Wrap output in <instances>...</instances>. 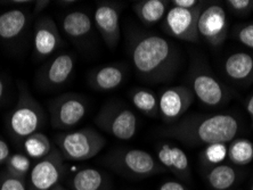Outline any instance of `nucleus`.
<instances>
[{
  "mask_svg": "<svg viewBox=\"0 0 253 190\" xmlns=\"http://www.w3.org/2000/svg\"><path fill=\"white\" fill-rule=\"evenodd\" d=\"M251 190H253V182H252V185H251Z\"/></svg>",
  "mask_w": 253,
  "mask_h": 190,
  "instance_id": "40",
  "label": "nucleus"
},
{
  "mask_svg": "<svg viewBox=\"0 0 253 190\" xmlns=\"http://www.w3.org/2000/svg\"><path fill=\"white\" fill-rule=\"evenodd\" d=\"M156 158L165 167L181 180L191 179V166L186 152L180 147L168 143H161L156 147Z\"/></svg>",
  "mask_w": 253,
  "mask_h": 190,
  "instance_id": "16",
  "label": "nucleus"
},
{
  "mask_svg": "<svg viewBox=\"0 0 253 190\" xmlns=\"http://www.w3.org/2000/svg\"><path fill=\"white\" fill-rule=\"evenodd\" d=\"M224 71L229 80L239 84L253 81V56L245 51H237L225 59Z\"/></svg>",
  "mask_w": 253,
  "mask_h": 190,
  "instance_id": "18",
  "label": "nucleus"
},
{
  "mask_svg": "<svg viewBox=\"0 0 253 190\" xmlns=\"http://www.w3.org/2000/svg\"><path fill=\"white\" fill-rule=\"evenodd\" d=\"M61 27L63 32L74 41L87 38L94 29V21L90 15L84 10H73L62 17Z\"/></svg>",
  "mask_w": 253,
  "mask_h": 190,
  "instance_id": "20",
  "label": "nucleus"
},
{
  "mask_svg": "<svg viewBox=\"0 0 253 190\" xmlns=\"http://www.w3.org/2000/svg\"><path fill=\"white\" fill-rule=\"evenodd\" d=\"M121 6L117 2L100 1L94 14V24L110 50L118 47L121 38Z\"/></svg>",
  "mask_w": 253,
  "mask_h": 190,
  "instance_id": "13",
  "label": "nucleus"
},
{
  "mask_svg": "<svg viewBox=\"0 0 253 190\" xmlns=\"http://www.w3.org/2000/svg\"><path fill=\"white\" fill-rule=\"evenodd\" d=\"M51 190H68V189H66L65 187H63V185L59 184V185L56 186V187H55L54 189H51Z\"/></svg>",
  "mask_w": 253,
  "mask_h": 190,
  "instance_id": "38",
  "label": "nucleus"
},
{
  "mask_svg": "<svg viewBox=\"0 0 253 190\" xmlns=\"http://www.w3.org/2000/svg\"><path fill=\"white\" fill-rule=\"evenodd\" d=\"M128 49L137 76L146 83L170 81L181 64L177 44L154 33L131 32Z\"/></svg>",
  "mask_w": 253,
  "mask_h": 190,
  "instance_id": "1",
  "label": "nucleus"
},
{
  "mask_svg": "<svg viewBox=\"0 0 253 190\" xmlns=\"http://www.w3.org/2000/svg\"><path fill=\"white\" fill-rule=\"evenodd\" d=\"M55 141L63 158L77 162L95 157L106 145L105 138L92 128L59 132Z\"/></svg>",
  "mask_w": 253,
  "mask_h": 190,
  "instance_id": "5",
  "label": "nucleus"
},
{
  "mask_svg": "<svg viewBox=\"0 0 253 190\" xmlns=\"http://www.w3.org/2000/svg\"><path fill=\"white\" fill-rule=\"evenodd\" d=\"M126 76V70L122 64H107L95 69L88 76V83L96 91L107 92L121 87Z\"/></svg>",
  "mask_w": 253,
  "mask_h": 190,
  "instance_id": "17",
  "label": "nucleus"
},
{
  "mask_svg": "<svg viewBox=\"0 0 253 190\" xmlns=\"http://www.w3.org/2000/svg\"><path fill=\"white\" fill-rule=\"evenodd\" d=\"M132 105L148 117L159 116V97L147 88H133L129 92Z\"/></svg>",
  "mask_w": 253,
  "mask_h": 190,
  "instance_id": "24",
  "label": "nucleus"
},
{
  "mask_svg": "<svg viewBox=\"0 0 253 190\" xmlns=\"http://www.w3.org/2000/svg\"><path fill=\"white\" fill-rule=\"evenodd\" d=\"M30 15L24 9L14 8L0 14V39L13 41L23 35Z\"/></svg>",
  "mask_w": 253,
  "mask_h": 190,
  "instance_id": "19",
  "label": "nucleus"
},
{
  "mask_svg": "<svg viewBox=\"0 0 253 190\" xmlns=\"http://www.w3.org/2000/svg\"><path fill=\"white\" fill-rule=\"evenodd\" d=\"M104 163L114 172L133 179H145L166 172L158 158L139 148L114 150L105 156Z\"/></svg>",
  "mask_w": 253,
  "mask_h": 190,
  "instance_id": "4",
  "label": "nucleus"
},
{
  "mask_svg": "<svg viewBox=\"0 0 253 190\" xmlns=\"http://www.w3.org/2000/svg\"><path fill=\"white\" fill-rule=\"evenodd\" d=\"M7 94V83L2 76H0V104L6 98Z\"/></svg>",
  "mask_w": 253,
  "mask_h": 190,
  "instance_id": "37",
  "label": "nucleus"
},
{
  "mask_svg": "<svg viewBox=\"0 0 253 190\" xmlns=\"http://www.w3.org/2000/svg\"><path fill=\"white\" fill-rule=\"evenodd\" d=\"M206 180L212 190H230L239 179V172L229 164L209 166Z\"/></svg>",
  "mask_w": 253,
  "mask_h": 190,
  "instance_id": "23",
  "label": "nucleus"
},
{
  "mask_svg": "<svg viewBox=\"0 0 253 190\" xmlns=\"http://www.w3.org/2000/svg\"><path fill=\"white\" fill-rule=\"evenodd\" d=\"M226 5L237 16H247L253 10V0H227Z\"/></svg>",
  "mask_w": 253,
  "mask_h": 190,
  "instance_id": "31",
  "label": "nucleus"
},
{
  "mask_svg": "<svg viewBox=\"0 0 253 190\" xmlns=\"http://www.w3.org/2000/svg\"><path fill=\"white\" fill-rule=\"evenodd\" d=\"M0 190H28V181L2 170L0 173Z\"/></svg>",
  "mask_w": 253,
  "mask_h": 190,
  "instance_id": "29",
  "label": "nucleus"
},
{
  "mask_svg": "<svg viewBox=\"0 0 253 190\" xmlns=\"http://www.w3.org/2000/svg\"><path fill=\"white\" fill-rule=\"evenodd\" d=\"M245 107H247L248 114L251 118V126L253 128V94L247 99V103H245Z\"/></svg>",
  "mask_w": 253,
  "mask_h": 190,
  "instance_id": "36",
  "label": "nucleus"
},
{
  "mask_svg": "<svg viewBox=\"0 0 253 190\" xmlns=\"http://www.w3.org/2000/svg\"><path fill=\"white\" fill-rule=\"evenodd\" d=\"M240 133V121L232 114L189 115L162 129L160 135L188 146L228 144Z\"/></svg>",
  "mask_w": 253,
  "mask_h": 190,
  "instance_id": "2",
  "label": "nucleus"
},
{
  "mask_svg": "<svg viewBox=\"0 0 253 190\" xmlns=\"http://www.w3.org/2000/svg\"><path fill=\"white\" fill-rule=\"evenodd\" d=\"M228 27L226 10L219 3L206 5L197 21L200 38L212 47H219L225 42Z\"/></svg>",
  "mask_w": 253,
  "mask_h": 190,
  "instance_id": "11",
  "label": "nucleus"
},
{
  "mask_svg": "<svg viewBox=\"0 0 253 190\" xmlns=\"http://www.w3.org/2000/svg\"><path fill=\"white\" fill-rule=\"evenodd\" d=\"M77 1H59L61 5H73V3H76Z\"/></svg>",
  "mask_w": 253,
  "mask_h": 190,
  "instance_id": "39",
  "label": "nucleus"
},
{
  "mask_svg": "<svg viewBox=\"0 0 253 190\" xmlns=\"http://www.w3.org/2000/svg\"><path fill=\"white\" fill-rule=\"evenodd\" d=\"M72 190H109V179L106 174L94 167H84L77 171L69 179Z\"/></svg>",
  "mask_w": 253,
  "mask_h": 190,
  "instance_id": "21",
  "label": "nucleus"
},
{
  "mask_svg": "<svg viewBox=\"0 0 253 190\" xmlns=\"http://www.w3.org/2000/svg\"><path fill=\"white\" fill-rule=\"evenodd\" d=\"M95 123L100 130L119 140H130L138 130V118L132 110L124 103L111 100L103 105Z\"/></svg>",
  "mask_w": 253,
  "mask_h": 190,
  "instance_id": "6",
  "label": "nucleus"
},
{
  "mask_svg": "<svg viewBox=\"0 0 253 190\" xmlns=\"http://www.w3.org/2000/svg\"><path fill=\"white\" fill-rule=\"evenodd\" d=\"M33 3H35V13L40 14L42 13L48 6H49L50 1L49 0H37V1H35Z\"/></svg>",
  "mask_w": 253,
  "mask_h": 190,
  "instance_id": "35",
  "label": "nucleus"
},
{
  "mask_svg": "<svg viewBox=\"0 0 253 190\" xmlns=\"http://www.w3.org/2000/svg\"><path fill=\"white\" fill-rule=\"evenodd\" d=\"M227 144H211L204 148L202 152L203 162L209 166L222 164L227 158Z\"/></svg>",
  "mask_w": 253,
  "mask_h": 190,
  "instance_id": "28",
  "label": "nucleus"
},
{
  "mask_svg": "<svg viewBox=\"0 0 253 190\" xmlns=\"http://www.w3.org/2000/svg\"><path fill=\"white\" fill-rule=\"evenodd\" d=\"M61 44L62 38L56 23L48 16L40 18L33 33V50L37 57L40 59L49 57Z\"/></svg>",
  "mask_w": 253,
  "mask_h": 190,
  "instance_id": "15",
  "label": "nucleus"
},
{
  "mask_svg": "<svg viewBox=\"0 0 253 190\" xmlns=\"http://www.w3.org/2000/svg\"><path fill=\"white\" fill-rule=\"evenodd\" d=\"M227 158L237 166H245L253 161V143L245 138L234 139L229 143Z\"/></svg>",
  "mask_w": 253,
  "mask_h": 190,
  "instance_id": "26",
  "label": "nucleus"
},
{
  "mask_svg": "<svg viewBox=\"0 0 253 190\" xmlns=\"http://www.w3.org/2000/svg\"><path fill=\"white\" fill-rule=\"evenodd\" d=\"M189 79L193 94L204 105L210 107L221 106L232 97L229 89L209 71L196 68Z\"/></svg>",
  "mask_w": 253,
  "mask_h": 190,
  "instance_id": "10",
  "label": "nucleus"
},
{
  "mask_svg": "<svg viewBox=\"0 0 253 190\" xmlns=\"http://www.w3.org/2000/svg\"><path fill=\"white\" fill-rule=\"evenodd\" d=\"M159 116L167 124L180 120L194 103V94L186 85L166 88L159 96Z\"/></svg>",
  "mask_w": 253,
  "mask_h": 190,
  "instance_id": "12",
  "label": "nucleus"
},
{
  "mask_svg": "<svg viewBox=\"0 0 253 190\" xmlns=\"http://www.w3.org/2000/svg\"><path fill=\"white\" fill-rule=\"evenodd\" d=\"M159 190H192L188 187H186L185 185L180 184V182L177 181H167L165 184L160 186Z\"/></svg>",
  "mask_w": 253,
  "mask_h": 190,
  "instance_id": "34",
  "label": "nucleus"
},
{
  "mask_svg": "<svg viewBox=\"0 0 253 190\" xmlns=\"http://www.w3.org/2000/svg\"><path fill=\"white\" fill-rule=\"evenodd\" d=\"M201 2L202 1H199V0H172L170 1L173 7H179L183 9H193L199 6Z\"/></svg>",
  "mask_w": 253,
  "mask_h": 190,
  "instance_id": "33",
  "label": "nucleus"
},
{
  "mask_svg": "<svg viewBox=\"0 0 253 190\" xmlns=\"http://www.w3.org/2000/svg\"><path fill=\"white\" fill-rule=\"evenodd\" d=\"M65 173L64 158L58 150L40 159L32 166L28 178V190H51L59 185Z\"/></svg>",
  "mask_w": 253,
  "mask_h": 190,
  "instance_id": "9",
  "label": "nucleus"
},
{
  "mask_svg": "<svg viewBox=\"0 0 253 190\" xmlns=\"http://www.w3.org/2000/svg\"><path fill=\"white\" fill-rule=\"evenodd\" d=\"M169 3L167 0H139L133 2L132 9L141 23L152 27L166 17Z\"/></svg>",
  "mask_w": 253,
  "mask_h": 190,
  "instance_id": "22",
  "label": "nucleus"
},
{
  "mask_svg": "<svg viewBox=\"0 0 253 190\" xmlns=\"http://www.w3.org/2000/svg\"><path fill=\"white\" fill-rule=\"evenodd\" d=\"M10 148L9 145L7 144V141L3 139V138L0 136V166L5 165V163L7 162V159L10 156Z\"/></svg>",
  "mask_w": 253,
  "mask_h": 190,
  "instance_id": "32",
  "label": "nucleus"
},
{
  "mask_svg": "<svg viewBox=\"0 0 253 190\" xmlns=\"http://www.w3.org/2000/svg\"><path fill=\"white\" fill-rule=\"evenodd\" d=\"M22 147H23L24 154L30 158L36 159L37 162L46 157L54 150L49 138L42 131L33 133L27 139H24Z\"/></svg>",
  "mask_w": 253,
  "mask_h": 190,
  "instance_id": "25",
  "label": "nucleus"
},
{
  "mask_svg": "<svg viewBox=\"0 0 253 190\" xmlns=\"http://www.w3.org/2000/svg\"><path fill=\"white\" fill-rule=\"evenodd\" d=\"M204 7H206L204 1L193 9H183L172 6L165 18L166 32L176 39L187 42H199L200 36L197 32V21Z\"/></svg>",
  "mask_w": 253,
  "mask_h": 190,
  "instance_id": "8",
  "label": "nucleus"
},
{
  "mask_svg": "<svg viewBox=\"0 0 253 190\" xmlns=\"http://www.w3.org/2000/svg\"><path fill=\"white\" fill-rule=\"evenodd\" d=\"M76 69V57L70 53H62L51 58L38 74V82L43 88H59L72 77Z\"/></svg>",
  "mask_w": 253,
  "mask_h": 190,
  "instance_id": "14",
  "label": "nucleus"
},
{
  "mask_svg": "<svg viewBox=\"0 0 253 190\" xmlns=\"http://www.w3.org/2000/svg\"><path fill=\"white\" fill-rule=\"evenodd\" d=\"M31 158L24 152H15L10 156L5 163V169L7 172L14 177H17L28 181V178L31 172Z\"/></svg>",
  "mask_w": 253,
  "mask_h": 190,
  "instance_id": "27",
  "label": "nucleus"
},
{
  "mask_svg": "<svg viewBox=\"0 0 253 190\" xmlns=\"http://www.w3.org/2000/svg\"><path fill=\"white\" fill-rule=\"evenodd\" d=\"M232 37L243 46L253 50V23L241 24L233 30Z\"/></svg>",
  "mask_w": 253,
  "mask_h": 190,
  "instance_id": "30",
  "label": "nucleus"
},
{
  "mask_svg": "<svg viewBox=\"0 0 253 190\" xmlns=\"http://www.w3.org/2000/svg\"><path fill=\"white\" fill-rule=\"evenodd\" d=\"M88 100L76 92H66L49 104L51 126L59 131H70L84 120L88 112Z\"/></svg>",
  "mask_w": 253,
  "mask_h": 190,
  "instance_id": "7",
  "label": "nucleus"
},
{
  "mask_svg": "<svg viewBox=\"0 0 253 190\" xmlns=\"http://www.w3.org/2000/svg\"><path fill=\"white\" fill-rule=\"evenodd\" d=\"M6 124L10 137L21 144L46 124V113L42 106L23 84L20 87L17 102L10 111Z\"/></svg>",
  "mask_w": 253,
  "mask_h": 190,
  "instance_id": "3",
  "label": "nucleus"
}]
</instances>
